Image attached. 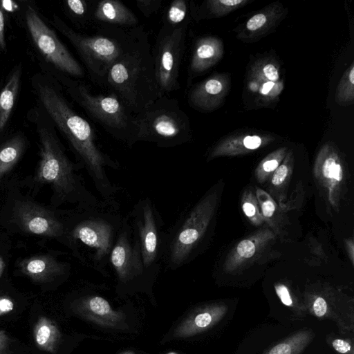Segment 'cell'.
Instances as JSON below:
<instances>
[{"label": "cell", "instance_id": "1", "mask_svg": "<svg viewBox=\"0 0 354 354\" xmlns=\"http://www.w3.org/2000/svg\"><path fill=\"white\" fill-rule=\"evenodd\" d=\"M30 84L37 104L66 138L100 199L109 205L120 207L116 196L121 187L112 183L107 174V169H120L119 162L100 149L92 125L73 109L54 77L40 70L31 77Z\"/></svg>", "mask_w": 354, "mask_h": 354}, {"label": "cell", "instance_id": "2", "mask_svg": "<svg viewBox=\"0 0 354 354\" xmlns=\"http://www.w3.org/2000/svg\"><path fill=\"white\" fill-rule=\"evenodd\" d=\"M27 119L34 125L38 140L36 182L50 185L58 204L68 202L78 207H91L104 203L85 185L79 173L82 167L68 158L55 127L39 104L28 111Z\"/></svg>", "mask_w": 354, "mask_h": 354}, {"label": "cell", "instance_id": "3", "mask_svg": "<svg viewBox=\"0 0 354 354\" xmlns=\"http://www.w3.org/2000/svg\"><path fill=\"white\" fill-rule=\"evenodd\" d=\"M104 86L136 115L160 97L148 32L138 26L127 49L109 68Z\"/></svg>", "mask_w": 354, "mask_h": 354}, {"label": "cell", "instance_id": "4", "mask_svg": "<svg viewBox=\"0 0 354 354\" xmlns=\"http://www.w3.org/2000/svg\"><path fill=\"white\" fill-rule=\"evenodd\" d=\"M124 220L120 207L105 203L78 207L76 217L66 224L68 245L82 263L105 274Z\"/></svg>", "mask_w": 354, "mask_h": 354}, {"label": "cell", "instance_id": "5", "mask_svg": "<svg viewBox=\"0 0 354 354\" xmlns=\"http://www.w3.org/2000/svg\"><path fill=\"white\" fill-rule=\"evenodd\" d=\"M48 21L70 41L91 79L100 85H104L109 68L130 46L138 30V26L125 30L104 25L97 32L89 35L77 32L56 14Z\"/></svg>", "mask_w": 354, "mask_h": 354}, {"label": "cell", "instance_id": "6", "mask_svg": "<svg viewBox=\"0 0 354 354\" xmlns=\"http://www.w3.org/2000/svg\"><path fill=\"white\" fill-rule=\"evenodd\" d=\"M41 70L54 77L71 99L113 138L129 147L136 143V116L116 95L93 93L80 79Z\"/></svg>", "mask_w": 354, "mask_h": 354}, {"label": "cell", "instance_id": "7", "mask_svg": "<svg viewBox=\"0 0 354 354\" xmlns=\"http://www.w3.org/2000/svg\"><path fill=\"white\" fill-rule=\"evenodd\" d=\"M20 15L29 42L44 68L76 78H82L84 68L58 37L37 5L30 1H20Z\"/></svg>", "mask_w": 354, "mask_h": 354}, {"label": "cell", "instance_id": "8", "mask_svg": "<svg viewBox=\"0 0 354 354\" xmlns=\"http://www.w3.org/2000/svg\"><path fill=\"white\" fill-rule=\"evenodd\" d=\"M136 142H148L170 148L192 138L189 119L176 99L163 95L135 115Z\"/></svg>", "mask_w": 354, "mask_h": 354}, {"label": "cell", "instance_id": "9", "mask_svg": "<svg viewBox=\"0 0 354 354\" xmlns=\"http://www.w3.org/2000/svg\"><path fill=\"white\" fill-rule=\"evenodd\" d=\"M136 238L145 279L162 266L165 231L160 214L149 197L140 198L127 215Z\"/></svg>", "mask_w": 354, "mask_h": 354}, {"label": "cell", "instance_id": "10", "mask_svg": "<svg viewBox=\"0 0 354 354\" xmlns=\"http://www.w3.org/2000/svg\"><path fill=\"white\" fill-rule=\"evenodd\" d=\"M188 24L170 27L162 24L151 50L160 97L180 87L178 79Z\"/></svg>", "mask_w": 354, "mask_h": 354}, {"label": "cell", "instance_id": "11", "mask_svg": "<svg viewBox=\"0 0 354 354\" xmlns=\"http://www.w3.org/2000/svg\"><path fill=\"white\" fill-rule=\"evenodd\" d=\"M119 284L129 285L145 279L138 245L127 216L109 257Z\"/></svg>", "mask_w": 354, "mask_h": 354}, {"label": "cell", "instance_id": "12", "mask_svg": "<svg viewBox=\"0 0 354 354\" xmlns=\"http://www.w3.org/2000/svg\"><path fill=\"white\" fill-rule=\"evenodd\" d=\"M13 218L26 232L51 238H62L68 245L67 225L44 207L28 201H17Z\"/></svg>", "mask_w": 354, "mask_h": 354}, {"label": "cell", "instance_id": "13", "mask_svg": "<svg viewBox=\"0 0 354 354\" xmlns=\"http://www.w3.org/2000/svg\"><path fill=\"white\" fill-rule=\"evenodd\" d=\"M71 306L80 316L103 327L127 328L124 313L112 308L108 301L102 297L84 296L75 300Z\"/></svg>", "mask_w": 354, "mask_h": 354}, {"label": "cell", "instance_id": "14", "mask_svg": "<svg viewBox=\"0 0 354 354\" xmlns=\"http://www.w3.org/2000/svg\"><path fill=\"white\" fill-rule=\"evenodd\" d=\"M228 307L212 304L194 310L174 331L175 338H187L203 333L217 324L226 315Z\"/></svg>", "mask_w": 354, "mask_h": 354}, {"label": "cell", "instance_id": "15", "mask_svg": "<svg viewBox=\"0 0 354 354\" xmlns=\"http://www.w3.org/2000/svg\"><path fill=\"white\" fill-rule=\"evenodd\" d=\"M228 82L223 75H215L193 86L187 95L189 105L199 111L216 109L227 93Z\"/></svg>", "mask_w": 354, "mask_h": 354}, {"label": "cell", "instance_id": "16", "mask_svg": "<svg viewBox=\"0 0 354 354\" xmlns=\"http://www.w3.org/2000/svg\"><path fill=\"white\" fill-rule=\"evenodd\" d=\"M21 272L36 282H49L65 274L69 265L59 261L51 255H37L27 258L19 263Z\"/></svg>", "mask_w": 354, "mask_h": 354}, {"label": "cell", "instance_id": "17", "mask_svg": "<svg viewBox=\"0 0 354 354\" xmlns=\"http://www.w3.org/2000/svg\"><path fill=\"white\" fill-rule=\"evenodd\" d=\"M223 53V46L219 39L205 37L197 39L189 65V80L213 66L222 57Z\"/></svg>", "mask_w": 354, "mask_h": 354}, {"label": "cell", "instance_id": "18", "mask_svg": "<svg viewBox=\"0 0 354 354\" xmlns=\"http://www.w3.org/2000/svg\"><path fill=\"white\" fill-rule=\"evenodd\" d=\"M23 73L22 62L16 63L9 72L0 91V138L8 128L17 102Z\"/></svg>", "mask_w": 354, "mask_h": 354}, {"label": "cell", "instance_id": "19", "mask_svg": "<svg viewBox=\"0 0 354 354\" xmlns=\"http://www.w3.org/2000/svg\"><path fill=\"white\" fill-rule=\"evenodd\" d=\"M93 21L107 26L136 27L138 24L136 15L118 0H101L95 4Z\"/></svg>", "mask_w": 354, "mask_h": 354}, {"label": "cell", "instance_id": "20", "mask_svg": "<svg viewBox=\"0 0 354 354\" xmlns=\"http://www.w3.org/2000/svg\"><path fill=\"white\" fill-rule=\"evenodd\" d=\"M283 12L282 7L272 4L257 12L246 21L239 37L254 39L262 37L277 24Z\"/></svg>", "mask_w": 354, "mask_h": 354}, {"label": "cell", "instance_id": "21", "mask_svg": "<svg viewBox=\"0 0 354 354\" xmlns=\"http://www.w3.org/2000/svg\"><path fill=\"white\" fill-rule=\"evenodd\" d=\"M28 145V138L21 131L0 143V180L17 165Z\"/></svg>", "mask_w": 354, "mask_h": 354}, {"label": "cell", "instance_id": "22", "mask_svg": "<svg viewBox=\"0 0 354 354\" xmlns=\"http://www.w3.org/2000/svg\"><path fill=\"white\" fill-rule=\"evenodd\" d=\"M249 3L248 0H209L196 6L190 2L191 16L196 20L222 17Z\"/></svg>", "mask_w": 354, "mask_h": 354}, {"label": "cell", "instance_id": "23", "mask_svg": "<svg viewBox=\"0 0 354 354\" xmlns=\"http://www.w3.org/2000/svg\"><path fill=\"white\" fill-rule=\"evenodd\" d=\"M33 337L39 349L55 353L61 339V333L55 322L41 316L35 324Z\"/></svg>", "mask_w": 354, "mask_h": 354}, {"label": "cell", "instance_id": "24", "mask_svg": "<svg viewBox=\"0 0 354 354\" xmlns=\"http://www.w3.org/2000/svg\"><path fill=\"white\" fill-rule=\"evenodd\" d=\"M315 334L312 330L304 329L290 335L263 354H301L312 342Z\"/></svg>", "mask_w": 354, "mask_h": 354}, {"label": "cell", "instance_id": "25", "mask_svg": "<svg viewBox=\"0 0 354 354\" xmlns=\"http://www.w3.org/2000/svg\"><path fill=\"white\" fill-rule=\"evenodd\" d=\"M95 6L91 1L86 0H67L62 1V5L66 16L80 27H85L93 21Z\"/></svg>", "mask_w": 354, "mask_h": 354}, {"label": "cell", "instance_id": "26", "mask_svg": "<svg viewBox=\"0 0 354 354\" xmlns=\"http://www.w3.org/2000/svg\"><path fill=\"white\" fill-rule=\"evenodd\" d=\"M354 100V64L346 70L336 89V102L342 106L353 104Z\"/></svg>", "mask_w": 354, "mask_h": 354}, {"label": "cell", "instance_id": "27", "mask_svg": "<svg viewBox=\"0 0 354 354\" xmlns=\"http://www.w3.org/2000/svg\"><path fill=\"white\" fill-rule=\"evenodd\" d=\"M189 5L187 1H173L167 8L163 24L170 27H176L189 22Z\"/></svg>", "mask_w": 354, "mask_h": 354}, {"label": "cell", "instance_id": "28", "mask_svg": "<svg viewBox=\"0 0 354 354\" xmlns=\"http://www.w3.org/2000/svg\"><path fill=\"white\" fill-rule=\"evenodd\" d=\"M306 310L318 318L330 317V307L326 299L321 296L316 297L309 302Z\"/></svg>", "mask_w": 354, "mask_h": 354}, {"label": "cell", "instance_id": "29", "mask_svg": "<svg viewBox=\"0 0 354 354\" xmlns=\"http://www.w3.org/2000/svg\"><path fill=\"white\" fill-rule=\"evenodd\" d=\"M162 0H136V4L140 12L145 17H150L158 12L162 6Z\"/></svg>", "mask_w": 354, "mask_h": 354}, {"label": "cell", "instance_id": "30", "mask_svg": "<svg viewBox=\"0 0 354 354\" xmlns=\"http://www.w3.org/2000/svg\"><path fill=\"white\" fill-rule=\"evenodd\" d=\"M255 68L266 79L277 82L279 80V73L276 66L271 62L266 61L257 65Z\"/></svg>", "mask_w": 354, "mask_h": 354}, {"label": "cell", "instance_id": "31", "mask_svg": "<svg viewBox=\"0 0 354 354\" xmlns=\"http://www.w3.org/2000/svg\"><path fill=\"white\" fill-rule=\"evenodd\" d=\"M6 10L0 1V53L7 52V41L6 36Z\"/></svg>", "mask_w": 354, "mask_h": 354}, {"label": "cell", "instance_id": "32", "mask_svg": "<svg viewBox=\"0 0 354 354\" xmlns=\"http://www.w3.org/2000/svg\"><path fill=\"white\" fill-rule=\"evenodd\" d=\"M331 345L340 354H354L353 346L347 340L335 339L331 342Z\"/></svg>", "mask_w": 354, "mask_h": 354}, {"label": "cell", "instance_id": "33", "mask_svg": "<svg viewBox=\"0 0 354 354\" xmlns=\"http://www.w3.org/2000/svg\"><path fill=\"white\" fill-rule=\"evenodd\" d=\"M276 292L284 305L292 308L297 312L294 301L291 298L288 288L284 285H279L276 286Z\"/></svg>", "mask_w": 354, "mask_h": 354}, {"label": "cell", "instance_id": "34", "mask_svg": "<svg viewBox=\"0 0 354 354\" xmlns=\"http://www.w3.org/2000/svg\"><path fill=\"white\" fill-rule=\"evenodd\" d=\"M237 252L243 257L250 258L255 252L254 244L250 240H243L239 243Z\"/></svg>", "mask_w": 354, "mask_h": 354}, {"label": "cell", "instance_id": "35", "mask_svg": "<svg viewBox=\"0 0 354 354\" xmlns=\"http://www.w3.org/2000/svg\"><path fill=\"white\" fill-rule=\"evenodd\" d=\"M14 309V302L8 296L0 297V317L6 315Z\"/></svg>", "mask_w": 354, "mask_h": 354}, {"label": "cell", "instance_id": "36", "mask_svg": "<svg viewBox=\"0 0 354 354\" xmlns=\"http://www.w3.org/2000/svg\"><path fill=\"white\" fill-rule=\"evenodd\" d=\"M288 174V168L286 165H281L275 171L272 182L275 185L281 184L285 180Z\"/></svg>", "mask_w": 354, "mask_h": 354}, {"label": "cell", "instance_id": "37", "mask_svg": "<svg viewBox=\"0 0 354 354\" xmlns=\"http://www.w3.org/2000/svg\"><path fill=\"white\" fill-rule=\"evenodd\" d=\"M336 162L332 157L325 160L323 165V174L327 178H333V171L336 165Z\"/></svg>", "mask_w": 354, "mask_h": 354}, {"label": "cell", "instance_id": "38", "mask_svg": "<svg viewBox=\"0 0 354 354\" xmlns=\"http://www.w3.org/2000/svg\"><path fill=\"white\" fill-rule=\"evenodd\" d=\"M9 338L5 331L0 330V354H5L8 348Z\"/></svg>", "mask_w": 354, "mask_h": 354}, {"label": "cell", "instance_id": "39", "mask_svg": "<svg viewBox=\"0 0 354 354\" xmlns=\"http://www.w3.org/2000/svg\"><path fill=\"white\" fill-rule=\"evenodd\" d=\"M275 207L274 204L268 201L264 202L262 205V212L266 217H271L274 212Z\"/></svg>", "mask_w": 354, "mask_h": 354}, {"label": "cell", "instance_id": "40", "mask_svg": "<svg viewBox=\"0 0 354 354\" xmlns=\"http://www.w3.org/2000/svg\"><path fill=\"white\" fill-rule=\"evenodd\" d=\"M277 167L278 161L275 159L267 160L263 165V169L266 171H272L277 169Z\"/></svg>", "mask_w": 354, "mask_h": 354}, {"label": "cell", "instance_id": "41", "mask_svg": "<svg viewBox=\"0 0 354 354\" xmlns=\"http://www.w3.org/2000/svg\"><path fill=\"white\" fill-rule=\"evenodd\" d=\"M243 209L245 214L250 217L254 216L256 212L254 206L250 203H245L243 205Z\"/></svg>", "mask_w": 354, "mask_h": 354}, {"label": "cell", "instance_id": "42", "mask_svg": "<svg viewBox=\"0 0 354 354\" xmlns=\"http://www.w3.org/2000/svg\"><path fill=\"white\" fill-rule=\"evenodd\" d=\"M343 177L342 169L339 164H336L333 174V178L335 179L337 181H341Z\"/></svg>", "mask_w": 354, "mask_h": 354}, {"label": "cell", "instance_id": "43", "mask_svg": "<svg viewBox=\"0 0 354 354\" xmlns=\"http://www.w3.org/2000/svg\"><path fill=\"white\" fill-rule=\"evenodd\" d=\"M6 267V263L1 256H0V277H1Z\"/></svg>", "mask_w": 354, "mask_h": 354}, {"label": "cell", "instance_id": "44", "mask_svg": "<svg viewBox=\"0 0 354 354\" xmlns=\"http://www.w3.org/2000/svg\"><path fill=\"white\" fill-rule=\"evenodd\" d=\"M120 354H134L133 352L131 351H125V352H123Z\"/></svg>", "mask_w": 354, "mask_h": 354}]
</instances>
